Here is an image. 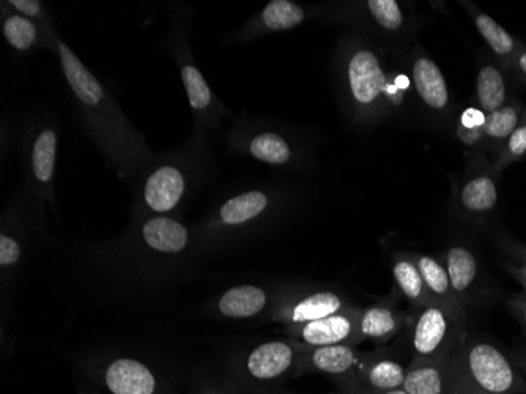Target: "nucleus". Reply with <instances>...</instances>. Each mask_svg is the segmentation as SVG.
<instances>
[{"mask_svg":"<svg viewBox=\"0 0 526 394\" xmlns=\"http://www.w3.org/2000/svg\"><path fill=\"white\" fill-rule=\"evenodd\" d=\"M449 394H519L526 391L508 358L479 342L448 368Z\"/></svg>","mask_w":526,"mask_h":394,"instance_id":"1","label":"nucleus"},{"mask_svg":"<svg viewBox=\"0 0 526 394\" xmlns=\"http://www.w3.org/2000/svg\"><path fill=\"white\" fill-rule=\"evenodd\" d=\"M92 377L109 394H171L149 366L134 358L112 360Z\"/></svg>","mask_w":526,"mask_h":394,"instance_id":"2","label":"nucleus"},{"mask_svg":"<svg viewBox=\"0 0 526 394\" xmlns=\"http://www.w3.org/2000/svg\"><path fill=\"white\" fill-rule=\"evenodd\" d=\"M358 363L360 358L353 347L347 344L336 346L314 347L301 357L297 374L303 372H320L338 380L339 387L347 393H363L358 383Z\"/></svg>","mask_w":526,"mask_h":394,"instance_id":"3","label":"nucleus"},{"mask_svg":"<svg viewBox=\"0 0 526 394\" xmlns=\"http://www.w3.org/2000/svg\"><path fill=\"white\" fill-rule=\"evenodd\" d=\"M301 357L292 344L284 341L263 342L246 357L245 374L252 382L270 385L289 376L300 365Z\"/></svg>","mask_w":526,"mask_h":394,"instance_id":"4","label":"nucleus"},{"mask_svg":"<svg viewBox=\"0 0 526 394\" xmlns=\"http://www.w3.org/2000/svg\"><path fill=\"white\" fill-rule=\"evenodd\" d=\"M349 79L353 97L363 105L372 103L386 89L385 73L369 51H360L350 60Z\"/></svg>","mask_w":526,"mask_h":394,"instance_id":"5","label":"nucleus"},{"mask_svg":"<svg viewBox=\"0 0 526 394\" xmlns=\"http://www.w3.org/2000/svg\"><path fill=\"white\" fill-rule=\"evenodd\" d=\"M297 327V338L309 347L336 346L352 338L355 320L347 314L338 313Z\"/></svg>","mask_w":526,"mask_h":394,"instance_id":"6","label":"nucleus"},{"mask_svg":"<svg viewBox=\"0 0 526 394\" xmlns=\"http://www.w3.org/2000/svg\"><path fill=\"white\" fill-rule=\"evenodd\" d=\"M446 335H448V319L443 309L438 306L424 309L413 333V349L419 360H434L432 357L437 354Z\"/></svg>","mask_w":526,"mask_h":394,"instance_id":"7","label":"nucleus"},{"mask_svg":"<svg viewBox=\"0 0 526 394\" xmlns=\"http://www.w3.org/2000/svg\"><path fill=\"white\" fill-rule=\"evenodd\" d=\"M183 190H185L183 175L178 169L166 166L150 175L149 182L145 186V201L155 212H169L182 199Z\"/></svg>","mask_w":526,"mask_h":394,"instance_id":"8","label":"nucleus"},{"mask_svg":"<svg viewBox=\"0 0 526 394\" xmlns=\"http://www.w3.org/2000/svg\"><path fill=\"white\" fill-rule=\"evenodd\" d=\"M59 54L68 84L75 92L76 97L84 105H98L104 97L100 82L93 78L86 65L82 64L81 60L75 56V53L65 43H59Z\"/></svg>","mask_w":526,"mask_h":394,"instance_id":"9","label":"nucleus"},{"mask_svg":"<svg viewBox=\"0 0 526 394\" xmlns=\"http://www.w3.org/2000/svg\"><path fill=\"white\" fill-rule=\"evenodd\" d=\"M267 306L265 290L257 286H237L224 292L219 298L218 309L230 319H249L262 313Z\"/></svg>","mask_w":526,"mask_h":394,"instance_id":"10","label":"nucleus"},{"mask_svg":"<svg viewBox=\"0 0 526 394\" xmlns=\"http://www.w3.org/2000/svg\"><path fill=\"white\" fill-rule=\"evenodd\" d=\"M408 394H449L448 368L438 360H419L408 369L404 382Z\"/></svg>","mask_w":526,"mask_h":394,"instance_id":"11","label":"nucleus"},{"mask_svg":"<svg viewBox=\"0 0 526 394\" xmlns=\"http://www.w3.org/2000/svg\"><path fill=\"white\" fill-rule=\"evenodd\" d=\"M407 369L397 361L380 360L369 366H360L358 383L363 393L378 394L404 387Z\"/></svg>","mask_w":526,"mask_h":394,"instance_id":"12","label":"nucleus"},{"mask_svg":"<svg viewBox=\"0 0 526 394\" xmlns=\"http://www.w3.org/2000/svg\"><path fill=\"white\" fill-rule=\"evenodd\" d=\"M142 237L149 248L160 253H180L188 245L186 227L171 218H153L147 221L142 229Z\"/></svg>","mask_w":526,"mask_h":394,"instance_id":"13","label":"nucleus"},{"mask_svg":"<svg viewBox=\"0 0 526 394\" xmlns=\"http://www.w3.org/2000/svg\"><path fill=\"white\" fill-rule=\"evenodd\" d=\"M413 79L419 97L426 101L430 108H445L448 103V87L440 68L429 59L416 60L413 67Z\"/></svg>","mask_w":526,"mask_h":394,"instance_id":"14","label":"nucleus"},{"mask_svg":"<svg viewBox=\"0 0 526 394\" xmlns=\"http://www.w3.org/2000/svg\"><path fill=\"white\" fill-rule=\"evenodd\" d=\"M342 300L333 292H315L301 298L287 311V319L293 325L308 324L312 320L323 319L341 313Z\"/></svg>","mask_w":526,"mask_h":394,"instance_id":"15","label":"nucleus"},{"mask_svg":"<svg viewBox=\"0 0 526 394\" xmlns=\"http://www.w3.org/2000/svg\"><path fill=\"white\" fill-rule=\"evenodd\" d=\"M268 201L265 194L260 191H249V193L240 194V196L230 199L221 209V220L229 226H238L248 221L254 220L256 216L265 210Z\"/></svg>","mask_w":526,"mask_h":394,"instance_id":"16","label":"nucleus"},{"mask_svg":"<svg viewBox=\"0 0 526 394\" xmlns=\"http://www.w3.org/2000/svg\"><path fill=\"white\" fill-rule=\"evenodd\" d=\"M446 262H448L446 272H448L452 289L456 292H465L475 281L476 273H478L475 256L465 248L456 246L449 251Z\"/></svg>","mask_w":526,"mask_h":394,"instance_id":"17","label":"nucleus"},{"mask_svg":"<svg viewBox=\"0 0 526 394\" xmlns=\"http://www.w3.org/2000/svg\"><path fill=\"white\" fill-rule=\"evenodd\" d=\"M506 97L503 76L497 68L486 67L479 71L478 98L482 108L493 112L501 108Z\"/></svg>","mask_w":526,"mask_h":394,"instance_id":"18","label":"nucleus"},{"mask_svg":"<svg viewBox=\"0 0 526 394\" xmlns=\"http://www.w3.org/2000/svg\"><path fill=\"white\" fill-rule=\"evenodd\" d=\"M397 319L393 311L383 306H375L364 311L358 322V331L364 338L382 339L394 333Z\"/></svg>","mask_w":526,"mask_h":394,"instance_id":"19","label":"nucleus"},{"mask_svg":"<svg viewBox=\"0 0 526 394\" xmlns=\"http://www.w3.org/2000/svg\"><path fill=\"white\" fill-rule=\"evenodd\" d=\"M263 23L271 30H286L303 23L304 12L290 0H273L263 10Z\"/></svg>","mask_w":526,"mask_h":394,"instance_id":"20","label":"nucleus"},{"mask_svg":"<svg viewBox=\"0 0 526 394\" xmlns=\"http://www.w3.org/2000/svg\"><path fill=\"white\" fill-rule=\"evenodd\" d=\"M57 138L52 130L43 131L35 141L34 174L40 182H49L56 164Z\"/></svg>","mask_w":526,"mask_h":394,"instance_id":"21","label":"nucleus"},{"mask_svg":"<svg viewBox=\"0 0 526 394\" xmlns=\"http://www.w3.org/2000/svg\"><path fill=\"white\" fill-rule=\"evenodd\" d=\"M497 188L487 177L471 180L462 191V202L473 212H487L497 204Z\"/></svg>","mask_w":526,"mask_h":394,"instance_id":"22","label":"nucleus"},{"mask_svg":"<svg viewBox=\"0 0 526 394\" xmlns=\"http://www.w3.org/2000/svg\"><path fill=\"white\" fill-rule=\"evenodd\" d=\"M252 157L270 164L286 163L290 158L287 142L275 133L259 134L251 142Z\"/></svg>","mask_w":526,"mask_h":394,"instance_id":"23","label":"nucleus"},{"mask_svg":"<svg viewBox=\"0 0 526 394\" xmlns=\"http://www.w3.org/2000/svg\"><path fill=\"white\" fill-rule=\"evenodd\" d=\"M4 34L13 48L18 51H26L34 45L37 29L30 19L23 18V16H12L5 21Z\"/></svg>","mask_w":526,"mask_h":394,"instance_id":"24","label":"nucleus"},{"mask_svg":"<svg viewBox=\"0 0 526 394\" xmlns=\"http://www.w3.org/2000/svg\"><path fill=\"white\" fill-rule=\"evenodd\" d=\"M182 78L191 106L194 109L207 108L208 103L212 100V92L204 76L201 75V71L188 65L182 70Z\"/></svg>","mask_w":526,"mask_h":394,"instance_id":"25","label":"nucleus"},{"mask_svg":"<svg viewBox=\"0 0 526 394\" xmlns=\"http://www.w3.org/2000/svg\"><path fill=\"white\" fill-rule=\"evenodd\" d=\"M394 278L401 287L402 292L410 300H419L424 295L423 276L419 273L418 267L410 261H399L394 265Z\"/></svg>","mask_w":526,"mask_h":394,"instance_id":"26","label":"nucleus"},{"mask_svg":"<svg viewBox=\"0 0 526 394\" xmlns=\"http://www.w3.org/2000/svg\"><path fill=\"white\" fill-rule=\"evenodd\" d=\"M476 26H478L479 32H481L484 40L489 43L490 48L497 54H508L511 53L514 48V40L511 35L498 26L492 18L486 15H479L476 19Z\"/></svg>","mask_w":526,"mask_h":394,"instance_id":"27","label":"nucleus"},{"mask_svg":"<svg viewBox=\"0 0 526 394\" xmlns=\"http://www.w3.org/2000/svg\"><path fill=\"white\" fill-rule=\"evenodd\" d=\"M418 270L423 276L424 284L435 295L448 294L449 287H451L448 272L435 259L429 256L419 257Z\"/></svg>","mask_w":526,"mask_h":394,"instance_id":"28","label":"nucleus"},{"mask_svg":"<svg viewBox=\"0 0 526 394\" xmlns=\"http://www.w3.org/2000/svg\"><path fill=\"white\" fill-rule=\"evenodd\" d=\"M517 127V112L512 108H500L490 112L486 117V133L493 138H506L511 136Z\"/></svg>","mask_w":526,"mask_h":394,"instance_id":"29","label":"nucleus"},{"mask_svg":"<svg viewBox=\"0 0 526 394\" xmlns=\"http://www.w3.org/2000/svg\"><path fill=\"white\" fill-rule=\"evenodd\" d=\"M367 5L380 26L388 30H396L402 26L404 19L396 0H369Z\"/></svg>","mask_w":526,"mask_h":394,"instance_id":"30","label":"nucleus"},{"mask_svg":"<svg viewBox=\"0 0 526 394\" xmlns=\"http://www.w3.org/2000/svg\"><path fill=\"white\" fill-rule=\"evenodd\" d=\"M21 257V246L15 238L10 235H0V265L2 267H12Z\"/></svg>","mask_w":526,"mask_h":394,"instance_id":"31","label":"nucleus"},{"mask_svg":"<svg viewBox=\"0 0 526 394\" xmlns=\"http://www.w3.org/2000/svg\"><path fill=\"white\" fill-rule=\"evenodd\" d=\"M509 149L514 155H522L526 152V127L517 128L509 139Z\"/></svg>","mask_w":526,"mask_h":394,"instance_id":"32","label":"nucleus"},{"mask_svg":"<svg viewBox=\"0 0 526 394\" xmlns=\"http://www.w3.org/2000/svg\"><path fill=\"white\" fill-rule=\"evenodd\" d=\"M484 123H486V116H484L481 111H478V109H467V111L462 114V127H484Z\"/></svg>","mask_w":526,"mask_h":394,"instance_id":"33","label":"nucleus"},{"mask_svg":"<svg viewBox=\"0 0 526 394\" xmlns=\"http://www.w3.org/2000/svg\"><path fill=\"white\" fill-rule=\"evenodd\" d=\"M13 7L24 16H37L40 13V2L37 0H12Z\"/></svg>","mask_w":526,"mask_h":394,"instance_id":"34","label":"nucleus"},{"mask_svg":"<svg viewBox=\"0 0 526 394\" xmlns=\"http://www.w3.org/2000/svg\"><path fill=\"white\" fill-rule=\"evenodd\" d=\"M486 133V128L484 127H478V128H460L459 131V138L462 139V141L465 142V144L473 145L476 144V141H479L481 139L482 134Z\"/></svg>","mask_w":526,"mask_h":394,"instance_id":"35","label":"nucleus"},{"mask_svg":"<svg viewBox=\"0 0 526 394\" xmlns=\"http://www.w3.org/2000/svg\"><path fill=\"white\" fill-rule=\"evenodd\" d=\"M202 394H238V393H234V391H227V390H208Z\"/></svg>","mask_w":526,"mask_h":394,"instance_id":"36","label":"nucleus"},{"mask_svg":"<svg viewBox=\"0 0 526 394\" xmlns=\"http://www.w3.org/2000/svg\"><path fill=\"white\" fill-rule=\"evenodd\" d=\"M378 394H408V393L407 391L404 390V388H399V390L385 391V393H378Z\"/></svg>","mask_w":526,"mask_h":394,"instance_id":"37","label":"nucleus"},{"mask_svg":"<svg viewBox=\"0 0 526 394\" xmlns=\"http://www.w3.org/2000/svg\"><path fill=\"white\" fill-rule=\"evenodd\" d=\"M520 68H522L523 73L526 75V53L520 57Z\"/></svg>","mask_w":526,"mask_h":394,"instance_id":"38","label":"nucleus"},{"mask_svg":"<svg viewBox=\"0 0 526 394\" xmlns=\"http://www.w3.org/2000/svg\"><path fill=\"white\" fill-rule=\"evenodd\" d=\"M81 394H103V393H100V391H95V390H86V391H82Z\"/></svg>","mask_w":526,"mask_h":394,"instance_id":"39","label":"nucleus"},{"mask_svg":"<svg viewBox=\"0 0 526 394\" xmlns=\"http://www.w3.org/2000/svg\"><path fill=\"white\" fill-rule=\"evenodd\" d=\"M338 394H366V393H347V391H342V393H338Z\"/></svg>","mask_w":526,"mask_h":394,"instance_id":"40","label":"nucleus"},{"mask_svg":"<svg viewBox=\"0 0 526 394\" xmlns=\"http://www.w3.org/2000/svg\"><path fill=\"white\" fill-rule=\"evenodd\" d=\"M523 314H525V320H526V306H525V311H523Z\"/></svg>","mask_w":526,"mask_h":394,"instance_id":"41","label":"nucleus"}]
</instances>
